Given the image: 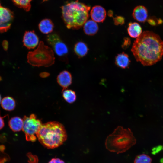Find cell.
Masks as SVG:
<instances>
[{"instance_id": "f546056e", "label": "cell", "mask_w": 163, "mask_h": 163, "mask_svg": "<svg viewBox=\"0 0 163 163\" xmlns=\"http://www.w3.org/2000/svg\"><path fill=\"white\" fill-rule=\"evenodd\" d=\"M1 95H0V103H1Z\"/></svg>"}, {"instance_id": "f1b7e54d", "label": "cell", "mask_w": 163, "mask_h": 163, "mask_svg": "<svg viewBox=\"0 0 163 163\" xmlns=\"http://www.w3.org/2000/svg\"><path fill=\"white\" fill-rule=\"evenodd\" d=\"M5 149V147L4 145H0V151L2 152H4V151Z\"/></svg>"}, {"instance_id": "3957f363", "label": "cell", "mask_w": 163, "mask_h": 163, "mask_svg": "<svg viewBox=\"0 0 163 163\" xmlns=\"http://www.w3.org/2000/svg\"><path fill=\"white\" fill-rule=\"evenodd\" d=\"M90 6L78 1L67 3L61 7L62 18L68 29H78L87 21Z\"/></svg>"}, {"instance_id": "cb8c5ba5", "label": "cell", "mask_w": 163, "mask_h": 163, "mask_svg": "<svg viewBox=\"0 0 163 163\" xmlns=\"http://www.w3.org/2000/svg\"><path fill=\"white\" fill-rule=\"evenodd\" d=\"M10 160V157L8 154L0 152V163H5L9 161Z\"/></svg>"}, {"instance_id": "8992f818", "label": "cell", "mask_w": 163, "mask_h": 163, "mask_svg": "<svg viewBox=\"0 0 163 163\" xmlns=\"http://www.w3.org/2000/svg\"><path fill=\"white\" fill-rule=\"evenodd\" d=\"M23 120L22 130L25 134L26 140L28 141H35L36 134L42 124L41 121L34 114L29 117L25 116Z\"/></svg>"}, {"instance_id": "d6986e66", "label": "cell", "mask_w": 163, "mask_h": 163, "mask_svg": "<svg viewBox=\"0 0 163 163\" xmlns=\"http://www.w3.org/2000/svg\"><path fill=\"white\" fill-rule=\"evenodd\" d=\"M1 104L3 109L9 111L14 110L16 105L14 100L9 96L4 97L1 101Z\"/></svg>"}, {"instance_id": "ffe728a7", "label": "cell", "mask_w": 163, "mask_h": 163, "mask_svg": "<svg viewBox=\"0 0 163 163\" xmlns=\"http://www.w3.org/2000/svg\"><path fill=\"white\" fill-rule=\"evenodd\" d=\"M18 7L24 9L27 11H29L31 8V2L32 0H11Z\"/></svg>"}, {"instance_id": "7c38bea8", "label": "cell", "mask_w": 163, "mask_h": 163, "mask_svg": "<svg viewBox=\"0 0 163 163\" xmlns=\"http://www.w3.org/2000/svg\"><path fill=\"white\" fill-rule=\"evenodd\" d=\"M57 80L59 85L63 88H66L72 83V78L69 72L64 70L59 73L57 76Z\"/></svg>"}, {"instance_id": "83f0119b", "label": "cell", "mask_w": 163, "mask_h": 163, "mask_svg": "<svg viewBox=\"0 0 163 163\" xmlns=\"http://www.w3.org/2000/svg\"><path fill=\"white\" fill-rule=\"evenodd\" d=\"M4 121L3 117H0V130L4 127Z\"/></svg>"}, {"instance_id": "2e32d148", "label": "cell", "mask_w": 163, "mask_h": 163, "mask_svg": "<svg viewBox=\"0 0 163 163\" xmlns=\"http://www.w3.org/2000/svg\"><path fill=\"white\" fill-rule=\"evenodd\" d=\"M127 31L130 36L133 38L138 37L142 33L141 26L138 23L135 22L129 24Z\"/></svg>"}, {"instance_id": "8fae6325", "label": "cell", "mask_w": 163, "mask_h": 163, "mask_svg": "<svg viewBox=\"0 0 163 163\" xmlns=\"http://www.w3.org/2000/svg\"><path fill=\"white\" fill-rule=\"evenodd\" d=\"M132 15L133 18L136 21L139 22H144L147 18V10L143 6H137L134 8Z\"/></svg>"}, {"instance_id": "484cf974", "label": "cell", "mask_w": 163, "mask_h": 163, "mask_svg": "<svg viewBox=\"0 0 163 163\" xmlns=\"http://www.w3.org/2000/svg\"><path fill=\"white\" fill-rule=\"evenodd\" d=\"M48 163H65L62 160L58 158H53Z\"/></svg>"}, {"instance_id": "5b68a950", "label": "cell", "mask_w": 163, "mask_h": 163, "mask_svg": "<svg viewBox=\"0 0 163 163\" xmlns=\"http://www.w3.org/2000/svg\"><path fill=\"white\" fill-rule=\"evenodd\" d=\"M53 52L51 48L45 45L43 42L41 41L36 49L28 53L27 62L33 66H50L55 62Z\"/></svg>"}, {"instance_id": "7a4b0ae2", "label": "cell", "mask_w": 163, "mask_h": 163, "mask_svg": "<svg viewBox=\"0 0 163 163\" xmlns=\"http://www.w3.org/2000/svg\"><path fill=\"white\" fill-rule=\"evenodd\" d=\"M36 136L39 142L48 149H53L60 146L67 138L64 126L55 121L42 124L36 134Z\"/></svg>"}, {"instance_id": "ba28073f", "label": "cell", "mask_w": 163, "mask_h": 163, "mask_svg": "<svg viewBox=\"0 0 163 163\" xmlns=\"http://www.w3.org/2000/svg\"><path fill=\"white\" fill-rule=\"evenodd\" d=\"M14 14L10 9L0 6V32L7 31L10 27L14 19Z\"/></svg>"}, {"instance_id": "603a6c76", "label": "cell", "mask_w": 163, "mask_h": 163, "mask_svg": "<svg viewBox=\"0 0 163 163\" xmlns=\"http://www.w3.org/2000/svg\"><path fill=\"white\" fill-rule=\"evenodd\" d=\"M113 20L114 24L116 25H123L125 22L124 18L121 16H117L113 18Z\"/></svg>"}, {"instance_id": "4dcf8cb0", "label": "cell", "mask_w": 163, "mask_h": 163, "mask_svg": "<svg viewBox=\"0 0 163 163\" xmlns=\"http://www.w3.org/2000/svg\"></svg>"}, {"instance_id": "4316f807", "label": "cell", "mask_w": 163, "mask_h": 163, "mask_svg": "<svg viewBox=\"0 0 163 163\" xmlns=\"http://www.w3.org/2000/svg\"><path fill=\"white\" fill-rule=\"evenodd\" d=\"M30 156V163H37L38 161L37 158H36L35 156L32 155Z\"/></svg>"}, {"instance_id": "6da1fadb", "label": "cell", "mask_w": 163, "mask_h": 163, "mask_svg": "<svg viewBox=\"0 0 163 163\" xmlns=\"http://www.w3.org/2000/svg\"><path fill=\"white\" fill-rule=\"evenodd\" d=\"M131 50L137 61L144 66H151L162 59L163 41L155 33L145 31L136 38Z\"/></svg>"}, {"instance_id": "52a82bcc", "label": "cell", "mask_w": 163, "mask_h": 163, "mask_svg": "<svg viewBox=\"0 0 163 163\" xmlns=\"http://www.w3.org/2000/svg\"><path fill=\"white\" fill-rule=\"evenodd\" d=\"M47 41L59 59L66 62L68 49L59 36L56 33L50 34L47 37Z\"/></svg>"}, {"instance_id": "ac0fdd59", "label": "cell", "mask_w": 163, "mask_h": 163, "mask_svg": "<svg viewBox=\"0 0 163 163\" xmlns=\"http://www.w3.org/2000/svg\"><path fill=\"white\" fill-rule=\"evenodd\" d=\"M88 49L85 43L82 41L77 43L74 47V51L79 58L85 56L87 53Z\"/></svg>"}, {"instance_id": "5bb4252c", "label": "cell", "mask_w": 163, "mask_h": 163, "mask_svg": "<svg viewBox=\"0 0 163 163\" xmlns=\"http://www.w3.org/2000/svg\"><path fill=\"white\" fill-rule=\"evenodd\" d=\"M98 25L93 20H87L84 24L83 30L85 33L88 35L95 34L98 30Z\"/></svg>"}, {"instance_id": "4fadbf2b", "label": "cell", "mask_w": 163, "mask_h": 163, "mask_svg": "<svg viewBox=\"0 0 163 163\" xmlns=\"http://www.w3.org/2000/svg\"><path fill=\"white\" fill-rule=\"evenodd\" d=\"M130 62L128 55L124 52L120 53L116 56L115 63L117 66L121 68H127Z\"/></svg>"}, {"instance_id": "9c48e42d", "label": "cell", "mask_w": 163, "mask_h": 163, "mask_svg": "<svg viewBox=\"0 0 163 163\" xmlns=\"http://www.w3.org/2000/svg\"><path fill=\"white\" fill-rule=\"evenodd\" d=\"M38 37L34 31H26L24 35L23 42L24 45L29 49H34L39 43Z\"/></svg>"}, {"instance_id": "d4e9b609", "label": "cell", "mask_w": 163, "mask_h": 163, "mask_svg": "<svg viewBox=\"0 0 163 163\" xmlns=\"http://www.w3.org/2000/svg\"><path fill=\"white\" fill-rule=\"evenodd\" d=\"M131 43L130 40L128 37H125L122 43V47L124 49L127 48Z\"/></svg>"}, {"instance_id": "277c9868", "label": "cell", "mask_w": 163, "mask_h": 163, "mask_svg": "<svg viewBox=\"0 0 163 163\" xmlns=\"http://www.w3.org/2000/svg\"><path fill=\"white\" fill-rule=\"evenodd\" d=\"M136 141L130 129L119 126L107 137L105 145L109 151L118 154L128 150L136 144Z\"/></svg>"}, {"instance_id": "e0dca14e", "label": "cell", "mask_w": 163, "mask_h": 163, "mask_svg": "<svg viewBox=\"0 0 163 163\" xmlns=\"http://www.w3.org/2000/svg\"><path fill=\"white\" fill-rule=\"evenodd\" d=\"M23 120L18 117H12L9 120L8 125L13 131L18 132L22 129Z\"/></svg>"}, {"instance_id": "30bf717a", "label": "cell", "mask_w": 163, "mask_h": 163, "mask_svg": "<svg viewBox=\"0 0 163 163\" xmlns=\"http://www.w3.org/2000/svg\"><path fill=\"white\" fill-rule=\"evenodd\" d=\"M90 16L93 21L96 22H103L106 16L105 9L100 5L93 7L90 12Z\"/></svg>"}, {"instance_id": "9a60e30c", "label": "cell", "mask_w": 163, "mask_h": 163, "mask_svg": "<svg viewBox=\"0 0 163 163\" xmlns=\"http://www.w3.org/2000/svg\"><path fill=\"white\" fill-rule=\"evenodd\" d=\"M38 27L41 32L44 34H48L53 31L54 24L51 20L46 18L40 21Z\"/></svg>"}, {"instance_id": "7402d4cb", "label": "cell", "mask_w": 163, "mask_h": 163, "mask_svg": "<svg viewBox=\"0 0 163 163\" xmlns=\"http://www.w3.org/2000/svg\"><path fill=\"white\" fill-rule=\"evenodd\" d=\"M152 159L148 155L142 154L137 155L136 157L134 163H152Z\"/></svg>"}, {"instance_id": "44dd1931", "label": "cell", "mask_w": 163, "mask_h": 163, "mask_svg": "<svg viewBox=\"0 0 163 163\" xmlns=\"http://www.w3.org/2000/svg\"><path fill=\"white\" fill-rule=\"evenodd\" d=\"M64 99L68 103H73L76 100V96L75 92L71 90H64L62 93Z\"/></svg>"}]
</instances>
